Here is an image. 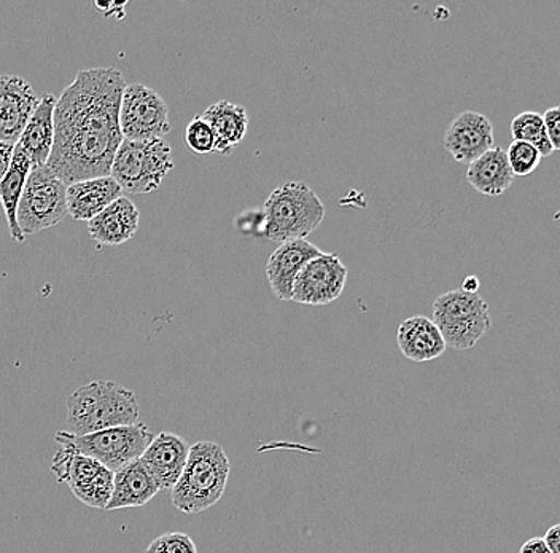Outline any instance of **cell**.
Returning a JSON list of instances; mask_svg holds the SVG:
<instances>
[{
  "mask_svg": "<svg viewBox=\"0 0 560 553\" xmlns=\"http://www.w3.org/2000/svg\"><path fill=\"white\" fill-rule=\"evenodd\" d=\"M493 126L486 115L465 111L447 125L444 133V149L458 163H472L492 149Z\"/></svg>",
  "mask_w": 560,
  "mask_h": 553,
  "instance_id": "7c38bea8",
  "label": "cell"
},
{
  "mask_svg": "<svg viewBox=\"0 0 560 553\" xmlns=\"http://www.w3.org/2000/svg\"><path fill=\"white\" fill-rule=\"evenodd\" d=\"M126 89L114 68L85 69L56 101L55 142L47 168L66 185L108 177L120 149V106Z\"/></svg>",
  "mask_w": 560,
  "mask_h": 553,
  "instance_id": "6da1fadb",
  "label": "cell"
},
{
  "mask_svg": "<svg viewBox=\"0 0 560 553\" xmlns=\"http://www.w3.org/2000/svg\"><path fill=\"white\" fill-rule=\"evenodd\" d=\"M481 283H479L478 276H467L462 283L460 289L468 293H478Z\"/></svg>",
  "mask_w": 560,
  "mask_h": 553,
  "instance_id": "d6a6232c",
  "label": "cell"
},
{
  "mask_svg": "<svg viewBox=\"0 0 560 553\" xmlns=\"http://www.w3.org/2000/svg\"><path fill=\"white\" fill-rule=\"evenodd\" d=\"M160 492V486L156 485L155 479L147 471L142 461H132L114 472V492L105 510L145 506Z\"/></svg>",
  "mask_w": 560,
  "mask_h": 553,
  "instance_id": "2e32d148",
  "label": "cell"
},
{
  "mask_svg": "<svg viewBox=\"0 0 560 553\" xmlns=\"http://www.w3.org/2000/svg\"><path fill=\"white\" fill-rule=\"evenodd\" d=\"M511 136H513V141L527 142L534 146L540 152L542 159L555 153L548 133H546L542 114H538V112L527 111L516 115L511 122Z\"/></svg>",
  "mask_w": 560,
  "mask_h": 553,
  "instance_id": "cb8c5ba5",
  "label": "cell"
},
{
  "mask_svg": "<svg viewBox=\"0 0 560 553\" xmlns=\"http://www.w3.org/2000/svg\"><path fill=\"white\" fill-rule=\"evenodd\" d=\"M542 120H545L546 133H548L549 141L556 152V150H560V106L548 108L542 114Z\"/></svg>",
  "mask_w": 560,
  "mask_h": 553,
  "instance_id": "f1b7e54d",
  "label": "cell"
},
{
  "mask_svg": "<svg viewBox=\"0 0 560 553\" xmlns=\"http://www.w3.org/2000/svg\"><path fill=\"white\" fill-rule=\"evenodd\" d=\"M185 142L196 155H210L217 153V138L212 126L202 115L192 118L185 131Z\"/></svg>",
  "mask_w": 560,
  "mask_h": 553,
  "instance_id": "484cf974",
  "label": "cell"
},
{
  "mask_svg": "<svg viewBox=\"0 0 560 553\" xmlns=\"http://www.w3.org/2000/svg\"><path fill=\"white\" fill-rule=\"evenodd\" d=\"M140 212L135 203L126 197L115 199L112 205L88 222V233L103 246H120L138 233Z\"/></svg>",
  "mask_w": 560,
  "mask_h": 553,
  "instance_id": "9a60e30c",
  "label": "cell"
},
{
  "mask_svg": "<svg viewBox=\"0 0 560 553\" xmlns=\"http://www.w3.org/2000/svg\"><path fill=\"white\" fill-rule=\"evenodd\" d=\"M69 215L68 185L47 166L33 168L18 205V226L24 237L44 232Z\"/></svg>",
  "mask_w": 560,
  "mask_h": 553,
  "instance_id": "52a82bcc",
  "label": "cell"
},
{
  "mask_svg": "<svg viewBox=\"0 0 560 553\" xmlns=\"http://www.w3.org/2000/svg\"><path fill=\"white\" fill-rule=\"evenodd\" d=\"M542 539H545L549 552L560 553V523H556L555 527L549 528L546 534L542 535Z\"/></svg>",
  "mask_w": 560,
  "mask_h": 553,
  "instance_id": "4dcf8cb0",
  "label": "cell"
},
{
  "mask_svg": "<svg viewBox=\"0 0 560 553\" xmlns=\"http://www.w3.org/2000/svg\"><path fill=\"white\" fill-rule=\"evenodd\" d=\"M31 170H33V164H31L30 157L24 152L23 147L16 143L15 150H13L12 163H10L5 177L0 182V205H2L3 212H5L10 237L16 243H23L24 238H26L18 226L16 212Z\"/></svg>",
  "mask_w": 560,
  "mask_h": 553,
  "instance_id": "44dd1931",
  "label": "cell"
},
{
  "mask_svg": "<svg viewBox=\"0 0 560 553\" xmlns=\"http://www.w3.org/2000/svg\"><path fill=\"white\" fill-rule=\"evenodd\" d=\"M508 163L514 176H530L540 166L542 157L534 146L527 142L513 141L506 150Z\"/></svg>",
  "mask_w": 560,
  "mask_h": 553,
  "instance_id": "4316f807",
  "label": "cell"
},
{
  "mask_svg": "<svg viewBox=\"0 0 560 553\" xmlns=\"http://www.w3.org/2000/svg\"><path fill=\"white\" fill-rule=\"evenodd\" d=\"M13 150L15 146H9V143H0V182L5 177L7 171H9L10 163L13 159Z\"/></svg>",
  "mask_w": 560,
  "mask_h": 553,
  "instance_id": "f546056e",
  "label": "cell"
},
{
  "mask_svg": "<svg viewBox=\"0 0 560 553\" xmlns=\"http://www.w3.org/2000/svg\"><path fill=\"white\" fill-rule=\"evenodd\" d=\"M0 143H2V142H0Z\"/></svg>",
  "mask_w": 560,
  "mask_h": 553,
  "instance_id": "836d02e7",
  "label": "cell"
},
{
  "mask_svg": "<svg viewBox=\"0 0 560 553\" xmlns=\"http://www.w3.org/2000/svg\"><path fill=\"white\" fill-rule=\"evenodd\" d=\"M514 174L508 163L506 150L493 146L485 155L468 164L467 181L478 194L500 197L513 185Z\"/></svg>",
  "mask_w": 560,
  "mask_h": 553,
  "instance_id": "ffe728a7",
  "label": "cell"
},
{
  "mask_svg": "<svg viewBox=\"0 0 560 553\" xmlns=\"http://www.w3.org/2000/svg\"><path fill=\"white\" fill-rule=\"evenodd\" d=\"M66 422L77 436L138 425V399L115 381L94 380L70 394Z\"/></svg>",
  "mask_w": 560,
  "mask_h": 553,
  "instance_id": "7a4b0ae2",
  "label": "cell"
},
{
  "mask_svg": "<svg viewBox=\"0 0 560 553\" xmlns=\"http://www.w3.org/2000/svg\"><path fill=\"white\" fill-rule=\"evenodd\" d=\"M173 170V149L164 139H122L112 164L110 176L120 184L122 192L142 195L158 191Z\"/></svg>",
  "mask_w": 560,
  "mask_h": 553,
  "instance_id": "5b68a950",
  "label": "cell"
},
{
  "mask_svg": "<svg viewBox=\"0 0 560 553\" xmlns=\"http://www.w3.org/2000/svg\"><path fill=\"white\" fill-rule=\"evenodd\" d=\"M190 448L187 439L178 434L160 433L139 460L155 479L161 492H166V489H173L180 479L187 465Z\"/></svg>",
  "mask_w": 560,
  "mask_h": 553,
  "instance_id": "4fadbf2b",
  "label": "cell"
},
{
  "mask_svg": "<svg viewBox=\"0 0 560 553\" xmlns=\"http://www.w3.org/2000/svg\"><path fill=\"white\" fill-rule=\"evenodd\" d=\"M55 440L61 448L56 451L55 458H52L50 471L56 481L66 483L70 489L86 485V483L94 481L104 469H107L100 461L80 453L72 443L61 439Z\"/></svg>",
  "mask_w": 560,
  "mask_h": 553,
  "instance_id": "603a6c76",
  "label": "cell"
},
{
  "mask_svg": "<svg viewBox=\"0 0 560 553\" xmlns=\"http://www.w3.org/2000/svg\"><path fill=\"white\" fill-rule=\"evenodd\" d=\"M520 553H551L549 552L548 545H546L545 539L541 535H535V538L528 539L527 542L521 548Z\"/></svg>",
  "mask_w": 560,
  "mask_h": 553,
  "instance_id": "1f68e13d",
  "label": "cell"
},
{
  "mask_svg": "<svg viewBox=\"0 0 560 553\" xmlns=\"http://www.w3.org/2000/svg\"><path fill=\"white\" fill-rule=\"evenodd\" d=\"M231 463L220 443L201 440L190 448L187 465L171 489L175 509L199 514L223 498L230 481Z\"/></svg>",
  "mask_w": 560,
  "mask_h": 553,
  "instance_id": "3957f363",
  "label": "cell"
},
{
  "mask_svg": "<svg viewBox=\"0 0 560 553\" xmlns=\"http://www.w3.org/2000/svg\"><path fill=\"white\" fill-rule=\"evenodd\" d=\"M202 117L212 126L217 138V153L230 155L234 147L247 135L248 115L240 104L219 101L206 108Z\"/></svg>",
  "mask_w": 560,
  "mask_h": 553,
  "instance_id": "7402d4cb",
  "label": "cell"
},
{
  "mask_svg": "<svg viewBox=\"0 0 560 553\" xmlns=\"http://www.w3.org/2000/svg\"><path fill=\"white\" fill-rule=\"evenodd\" d=\"M320 254L322 251L307 240L287 241L280 244L266 264V278L275 296L283 302H290L301 269Z\"/></svg>",
  "mask_w": 560,
  "mask_h": 553,
  "instance_id": "5bb4252c",
  "label": "cell"
},
{
  "mask_svg": "<svg viewBox=\"0 0 560 553\" xmlns=\"http://www.w3.org/2000/svg\"><path fill=\"white\" fill-rule=\"evenodd\" d=\"M349 269L336 254L320 255L307 262L293 286V302L325 307L341 297Z\"/></svg>",
  "mask_w": 560,
  "mask_h": 553,
  "instance_id": "30bf717a",
  "label": "cell"
},
{
  "mask_svg": "<svg viewBox=\"0 0 560 553\" xmlns=\"http://www.w3.org/2000/svg\"><path fill=\"white\" fill-rule=\"evenodd\" d=\"M397 343L402 356L415 362L436 359L447 348L440 329L427 316H412L402 321L398 327Z\"/></svg>",
  "mask_w": 560,
  "mask_h": 553,
  "instance_id": "ac0fdd59",
  "label": "cell"
},
{
  "mask_svg": "<svg viewBox=\"0 0 560 553\" xmlns=\"http://www.w3.org/2000/svg\"><path fill=\"white\" fill-rule=\"evenodd\" d=\"M122 188L114 177L88 178L68 185V211L75 220H93L108 205L122 197Z\"/></svg>",
  "mask_w": 560,
  "mask_h": 553,
  "instance_id": "e0dca14e",
  "label": "cell"
},
{
  "mask_svg": "<svg viewBox=\"0 0 560 553\" xmlns=\"http://www.w3.org/2000/svg\"><path fill=\"white\" fill-rule=\"evenodd\" d=\"M145 553H198V549L188 534L166 533L150 542Z\"/></svg>",
  "mask_w": 560,
  "mask_h": 553,
  "instance_id": "83f0119b",
  "label": "cell"
},
{
  "mask_svg": "<svg viewBox=\"0 0 560 553\" xmlns=\"http://www.w3.org/2000/svg\"><path fill=\"white\" fill-rule=\"evenodd\" d=\"M325 219V206L310 185L301 181L287 182L276 188L262 208L266 238L287 243L306 240Z\"/></svg>",
  "mask_w": 560,
  "mask_h": 553,
  "instance_id": "277c9868",
  "label": "cell"
},
{
  "mask_svg": "<svg viewBox=\"0 0 560 553\" xmlns=\"http://www.w3.org/2000/svg\"><path fill=\"white\" fill-rule=\"evenodd\" d=\"M38 103L30 82L16 76H0V142H20Z\"/></svg>",
  "mask_w": 560,
  "mask_h": 553,
  "instance_id": "8fae6325",
  "label": "cell"
},
{
  "mask_svg": "<svg viewBox=\"0 0 560 553\" xmlns=\"http://www.w3.org/2000/svg\"><path fill=\"white\" fill-rule=\"evenodd\" d=\"M112 492H114V472L110 469H104L94 481L72 489L73 496L80 503L97 510H105L112 498Z\"/></svg>",
  "mask_w": 560,
  "mask_h": 553,
  "instance_id": "d4e9b609",
  "label": "cell"
},
{
  "mask_svg": "<svg viewBox=\"0 0 560 553\" xmlns=\"http://www.w3.org/2000/svg\"><path fill=\"white\" fill-rule=\"evenodd\" d=\"M56 101L52 94L42 97L18 142L30 157L33 168L47 166L50 159L55 142Z\"/></svg>",
  "mask_w": 560,
  "mask_h": 553,
  "instance_id": "d6986e66",
  "label": "cell"
},
{
  "mask_svg": "<svg viewBox=\"0 0 560 553\" xmlns=\"http://www.w3.org/2000/svg\"><path fill=\"white\" fill-rule=\"evenodd\" d=\"M120 129L126 141L163 139L171 131L166 101L142 83L126 85L121 96Z\"/></svg>",
  "mask_w": 560,
  "mask_h": 553,
  "instance_id": "9c48e42d",
  "label": "cell"
},
{
  "mask_svg": "<svg viewBox=\"0 0 560 553\" xmlns=\"http://www.w3.org/2000/svg\"><path fill=\"white\" fill-rule=\"evenodd\" d=\"M432 320L446 345L457 352L472 348L492 324L486 300L479 293L464 292L460 287L438 297Z\"/></svg>",
  "mask_w": 560,
  "mask_h": 553,
  "instance_id": "8992f818",
  "label": "cell"
},
{
  "mask_svg": "<svg viewBox=\"0 0 560 553\" xmlns=\"http://www.w3.org/2000/svg\"><path fill=\"white\" fill-rule=\"evenodd\" d=\"M55 439L72 443L80 453L100 461L112 472H117L122 465L139 460L155 436L143 423H138L132 426L97 430L85 436L59 430Z\"/></svg>",
  "mask_w": 560,
  "mask_h": 553,
  "instance_id": "ba28073f",
  "label": "cell"
}]
</instances>
